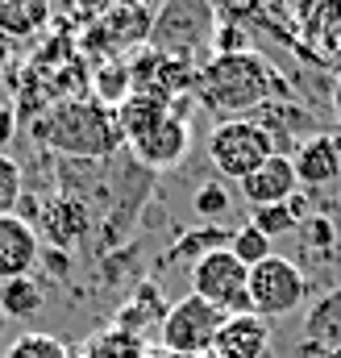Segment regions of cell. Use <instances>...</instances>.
Here are the masks:
<instances>
[{
  "mask_svg": "<svg viewBox=\"0 0 341 358\" xmlns=\"http://www.w3.org/2000/svg\"><path fill=\"white\" fill-rule=\"evenodd\" d=\"M191 92L204 108L221 113L225 121H238L246 113L266 108L279 92H287V84L275 76V67L262 55L242 50V55H217L208 67H200Z\"/></svg>",
  "mask_w": 341,
  "mask_h": 358,
  "instance_id": "cell-1",
  "label": "cell"
},
{
  "mask_svg": "<svg viewBox=\"0 0 341 358\" xmlns=\"http://www.w3.org/2000/svg\"><path fill=\"white\" fill-rule=\"evenodd\" d=\"M34 138L67 159H108L117 146H125L117 108H104L96 100H59L34 121Z\"/></svg>",
  "mask_w": 341,
  "mask_h": 358,
  "instance_id": "cell-2",
  "label": "cell"
},
{
  "mask_svg": "<svg viewBox=\"0 0 341 358\" xmlns=\"http://www.w3.org/2000/svg\"><path fill=\"white\" fill-rule=\"evenodd\" d=\"M275 155L270 134L258 125L254 117H238V121H221L208 134V163L221 171V179H242L254 176L258 167Z\"/></svg>",
  "mask_w": 341,
  "mask_h": 358,
  "instance_id": "cell-3",
  "label": "cell"
},
{
  "mask_svg": "<svg viewBox=\"0 0 341 358\" xmlns=\"http://www.w3.org/2000/svg\"><path fill=\"white\" fill-rule=\"evenodd\" d=\"M221 325H225V313L187 292L183 300L167 304V317H163V325H159V338H163V350H167V355L200 358V355L212 350Z\"/></svg>",
  "mask_w": 341,
  "mask_h": 358,
  "instance_id": "cell-4",
  "label": "cell"
},
{
  "mask_svg": "<svg viewBox=\"0 0 341 358\" xmlns=\"http://www.w3.org/2000/svg\"><path fill=\"white\" fill-rule=\"evenodd\" d=\"M191 296L208 300V304L221 308L225 317L250 313V267L238 263L229 246L208 250L204 259L191 263Z\"/></svg>",
  "mask_w": 341,
  "mask_h": 358,
  "instance_id": "cell-5",
  "label": "cell"
},
{
  "mask_svg": "<svg viewBox=\"0 0 341 358\" xmlns=\"http://www.w3.org/2000/svg\"><path fill=\"white\" fill-rule=\"evenodd\" d=\"M308 300V279L283 255H270L266 263L250 267V313L258 317H287L296 308H304Z\"/></svg>",
  "mask_w": 341,
  "mask_h": 358,
  "instance_id": "cell-6",
  "label": "cell"
},
{
  "mask_svg": "<svg viewBox=\"0 0 341 358\" xmlns=\"http://www.w3.org/2000/svg\"><path fill=\"white\" fill-rule=\"evenodd\" d=\"M204 29H208V4H200V0H170L167 13L154 17L150 38H154V50H163L170 59H187V50L196 42H204Z\"/></svg>",
  "mask_w": 341,
  "mask_h": 358,
  "instance_id": "cell-7",
  "label": "cell"
},
{
  "mask_svg": "<svg viewBox=\"0 0 341 358\" xmlns=\"http://www.w3.org/2000/svg\"><path fill=\"white\" fill-rule=\"evenodd\" d=\"M38 259H42V238H38L34 221L21 213L0 217V283L29 275L38 267Z\"/></svg>",
  "mask_w": 341,
  "mask_h": 358,
  "instance_id": "cell-8",
  "label": "cell"
},
{
  "mask_svg": "<svg viewBox=\"0 0 341 358\" xmlns=\"http://www.w3.org/2000/svg\"><path fill=\"white\" fill-rule=\"evenodd\" d=\"M291 163H296L300 187H329V183H338L341 179V134L300 138Z\"/></svg>",
  "mask_w": 341,
  "mask_h": 358,
  "instance_id": "cell-9",
  "label": "cell"
},
{
  "mask_svg": "<svg viewBox=\"0 0 341 358\" xmlns=\"http://www.w3.org/2000/svg\"><path fill=\"white\" fill-rule=\"evenodd\" d=\"M300 192V176H296V163L291 155H270L254 176L242 179V196L250 208H266V204H287L291 196Z\"/></svg>",
  "mask_w": 341,
  "mask_h": 358,
  "instance_id": "cell-10",
  "label": "cell"
},
{
  "mask_svg": "<svg viewBox=\"0 0 341 358\" xmlns=\"http://www.w3.org/2000/svg\"><path fill=\"white\" fill-rule=\"evenodd\" d=\"M217 358H270V321L258 313H238L225 317L217 342H212Z\"/></svg>",
  "mask_w": 341,
  "mask_h": 358,
  "instance_id": "cell-11",
  "label": "cell"
},
{
  "mask_svg": "<svg viewBox=\"0 0 341 358\" xmlns=\"http://www.w3.org/2000/svg\"><path fill=\"white\" fill-rule=\"evenodd\" d=\"M187 146H191V129H187V121L167 117L163 125H154V129H150L142 142H133L129 150H133V159H138L146 171H170V167L183 163Z\"/></svg>",
  "mask_w": 341,
  "mask_h": 358,
  "instance_id": "cell-12",
  "label": "cell"
},
{
  "mask_svg": "<svg viewBox=\"0 0 341 358\" xmlns=\"http://www.w3.org/2000/svg\"><path fill=\"white\" fill-rule=\"evenodd\" d=\"M38 238H46L50 246H71V242H80L87 229H92V217H87L84 200H71V196H59V200H50V204H42L38 208ZM42 242V246H46Z\"/></svg>",
  "mask_w": 341,
  "mask_h": 358,
  "instance_id": "cell-13",
  "label": "cell"
},
{
  "mask_svg": "<svg viewBox=\"0 0 341 358\" xmlns=\"http://www.w3.org/2000/svg\"><path fill=\"white\" fill-rule=\"evenodd\" d=\"M170 117V104L167 100H154V96H142V92H133L121 108H117V125H121V138H125V146H133V142H142L154 125H163Z\"/></svg>",
  "mask_w": 341,
  "mask_h": 358,
  "instance_id": "cell-14",
  "label": "cell"
},
{
  "mask_svg": "<svg viewBox=\"0 0 341 358\" xmlns=\"http://www.w3.org/2000/svg\"><path fill=\"white\" fill-rule=\"evenodd\" d=\"M50 21V0H0V34L21 42Z\"/></svg>",
  "mask_w": 341,
  "mask_h": 358,
  "instance_id": "cell-15",
  "label": "cell"
},
{
  "mask_svg": "<svg viewBox=\"0 0 341 358\" xmlns=\"http://www.w3.org/2000/svg\"><path fill=\"white\" fill-rule=\"evenodd\" d=\"M42 300L46 296H42V283L34 275L0 283V313H4V321H29V317H38Z\"/></svg>",
  "mask_w": 341,
  "mask_h": 358,
  "instance_id": "cell-16",
  "label": "cell"
},
{
  "mask_svg": "<svg viewBox=\"0 0 341 358\" xmlns=\"http://www.w3.org/2000/svg\"><path fill=\"white\" fill-rule=\"evenodd\" d=\"M304 334H308V342H317V346L341 350V292H329L321 304L308 308Z\"/></svg>",
  "mask_w": 341,
  "mask_h": 358,
  "instance_id": "cell-17",
  "label": "cell"
},
{
  "mask_svg": "<svg viewBox=\"0 0 341 358\" xmlns=\"http://www.w3.org/2000/svg\"><path fill=\"white\" fill-rule=\"evenodd\" d=\"M80 358H150V355H146V346H142L138 334L108 325V329H100V334L87 338Z\"/></svg>",
  "mask_w": 341,
  "mask_h": 358,
  "instance_id": "cell-18",
  "label": "cell"
},
{
  "mask_svg": "<svg viewBox=\"0 0 341 358\" xmlns=\"http://www.w3.org/2000/svg\"><path fill=\"white\" fill-rule=\"evenodd\" d=\"M92 88H96V104L121 108V104L133 96V76H129L125 63H100L96 76H92Z\"/></svg>",
  "mask_w": 341,
  "mask_h": 358,
  "instance_id": "cell-19",
  "label": "cell"
},
{
  "mask_svg": "<svg viewBox=\"0 0 341 358\" xmlns=\"http://www.w3.org/2000/svg\"><path fill=\"white\" fill-rule=\"evenodd\" d=\"M270 246H275V242H270V238H266L258 225H250V221H246V225H238V229H233V238H229V250H233V259H238V263H246V267L266 263V259L275 255Z\"/></svg>",
  "mask_w": 341,
  "mask_h": 358,
  "instance_id": "cell-20",
  "label": "cell"
},
{
  "mask_svg": "<svg viewBox=\"0 0 341 358\" xmlns=\"http://www.w3.org/2000/svg\"><path fill=\"white\" fill-rule=\"evenodd\" d=\"M4 358H71V350H67L63 338L42 334V329H29V334L13 338V346L4 350Z\"/></svg>",
  "mask_w": 341,
  "mask_h": 358,
  "instance_id": "cell-21",
  "label": "cell"
},
{
  "mask_svg": "<svg viewBox=\"0 0 341 358\" xmlns=\"http://www.w3.org/2000/svg\"><path fill=\"white\" fill-rule=\"evenodd\" d=\"M229 204H233V196H229V187H225V183H217V179L200 183V187H196V196H191V208H196V217H204V221L225 217V213H229Z\"/></svg>",
  "mask_w": 341,
  "mask_h": 358,
  "instance_id": "cell-22",
  "label": "cell"
},
{
  "mask_svg": "<svg viewBox=\"0 0 341 358\" xmlns=\"http://www.w3.org/2000/svg\"><path fill=\"white\" fill-rule=\"evenodd\" d=\"M21 192H25V171H21V163H17V159H8V155L0 150V217L17 213Z\"/></svg>",
  "mask_w": 341,
  "mask_h": 358,
  "instance_id": "cell-23",
  "label": "cell"
},
{
  "mask_svg": "<svg viewBox=\"0 0 341 358\" xmlns=\"http://www.w3.org/2000/svg\"><path fill=\"white\" fill-rule=\"evenodd\" d=\"M250 225H258L270 242H275V238H283V234H291V229H300V221L291 217V208H287V204H266V208H254Z\"/></svg>",
  "mask_w": 341,
  "mask_h": 358,
  "instance_id": "cell-24",
  "label": "cell"
},
{
  "mask_svg": "<svg viewBox=\"0 0 341 358\" xmlns=\"http://www.w3.org/2000/svg\"><path fill=\"white\" fill-rule=\"evenodd\" d=\"M13 129H17V113H13V104H0V146L13 142Z\"/></svg>",
  "mask_w": 341,
  "mask_h": 358,
  "instance_id": "cell-25",
  "label": "cell"
},
{
  "mask_svg": "<svg viewBox=\"0 0 341 358\" xmlns=\"http://www.w3.org/2000/svg\"><path fill=\"white\" fill-rule=\"evenodd\" d=\"M13 46H17V42L0 34V59H4V63H13ZM0 76H4V71H0Z\"/></svg>",
  "mask_w": 341,
  "mask_h": 358,
  "instance_id": "cell-26",
  "label": "cell"
},
{
  "mask_svg": "<svg viewBox=\"0 0 341 358\" xmlns=\"http://www.w3.org/2000/svg\"><path fill=\"white\" fill-rule=\"evenodd\" d=\"M329 108H333V117H338V125H341V80L333 84V104Z\"/></svg>",
  "mask_w": 341,
  "mask_h": 358,
  "instance_id": "cell-27",
  "label": "cell"
},
{
  "mask_svg": "<svg viewBox=\"0 0 341 358\" xmlns=\"http://www.w3.org/2000/svg\"><path fill=\"white\" fill-rule=\"evenodd\" d=\"M200 358H217V355H212V350H208V355H200Z\"/></svg>",
  "mask_w": 341,
  "mask_h": 358,
  "instance_id": "cell-28",
  "label": "cell"
},
{
  "mask_svg": "<svg viewBox=\"0 0 341 358\" xmlns=\"http://www.w3.org/2000/svg\"><path fill=\"white\" fill-rule=\"evenodd\" d=\"M0 325H4V313H0Z\"/></svg>",
  "mask_w": 341,
  "mask_h": 358,
  "instance_id": "cell-29",
  "label": "cell"
}]
</instances>
